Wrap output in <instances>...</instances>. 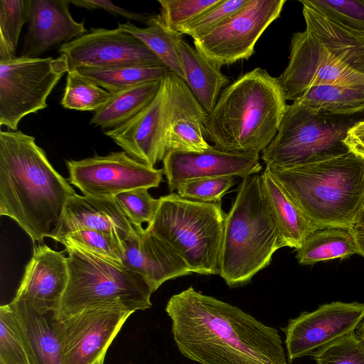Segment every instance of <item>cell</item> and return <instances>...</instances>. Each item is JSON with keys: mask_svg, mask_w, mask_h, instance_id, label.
<instances>
[{"mask_svg": "<svg viewBox=\"0 0 364 364\" xmlns=\"http://www.w3.org/2000/svg\"><path fill=\"white\" fill-rule=\"evenodd\" d=\"M166 311L178 349L200 364H289L277 329L239 307L190 287Z\"/></svg>", "mask_w": 364, "mask_h": 364, "instance_id": "6da1fadb", "label": "cell"}, {"mask_svg": "<svg viewBox=\"0 0 364 364\" xmlns=\"http://www.w3.org/2000/svg\"><path fill=\"white\" fill-rule=\"evenodd\" d=\"M75 194L34 136L0 132V215L16 221L33 245L57 241L65 205Z\"/></svg>", "mask_w": 364, "mask_h": 364, "instance_id": "7a4b0ae2", "label": "cell"}, {"mask_svg": "<svg viewBox=\"0 0 364 364\" xmlns=\"http://www.w3.org/2000/svg\"><path fill=\"white\" fill-rule=\"evenodd\" d=\"M287 105L277 77L255 68L220 93L204 136L223 151L259 154L276 136Z\"/></svg>", "mask_w": 364, "mask_h": 364, "instance_id": "3957f363", "label": "cell"}, {"mask_svg": "<svg viewBox=\"0 0 364 364\" xmlns=\"http://www.w3.org/2000/svg\"><path fill=\"white\" fill-rule=\"evenodd\" d=\"M317 228L351 229L364 207V157L347 153L287 168L266 167Z\"/></svg>", "mask_w": 364, "mask_h": 364, "instance_id": "277c9868", "label": "cell"}, {"mask_svg": "<svg viewBox=\"0 0 364 364\" xmlns=\"http://www.w3.org/2000/svg\"><path fill=\"white\" fill-rule=\"evenodd\" d=\"M284 247L260 175L242 178L225 217L219 275L230 288L244 286Z\"/></svg>", "mask_w": 364, "mask_h": 364, "instance_id": "5b68a950", "label": "cell"}, {"mask_svg": "<svg viewBox=\"0 0 364 364\" xmlns=\"http://www.w3.org/2000/svg\"><path fill=\"white\" fill-rule=\"evenodd\" d=\"M69 279L57 313L60 319L93 309H111L130 312L152 306L149 285L139 274L66 247Z\"/></svg>", "mask_w": 364, "mask_h": 364, "instance_id": "8992f818", "label": "cell"}, {"mask_svg": "<svg viewBox=\"0 0 364 364\" xmlns=\"http://www.w3.org/2000/svg\"><path fill=\"white\" fill-rule=\"evenodd\" d=\"M159 200L146 230L172 247L192 273L219 275L225 217L221 203L189 200L177 193Z\"/></svg>", "mask_w": 364, "mask_h": 364, "instance_id": "52a82bcc", "label": "cell"}, {"mask_svg": "<svg viewBox=\"0 0 364 364\" xmlns=\"http://www.w3.org/2000/svg\"><path fill=\"white\" fill-rule=\"evenodd\" d=\"M357 118L311 109L297 101L288 105L279 130L262 151L267 168H287L348 152L344 140Z\"/></svg>", "mask_w": 364, "mask_h": 364, "instance_id": "ba28073f", "label": "cell"}, {"mask_svg": "<svg viewBox=\"0 0 364 364\" xmlns=\"http://www.w3.org/2000/svg\"><path fill=\"white\" fill-rule=\"evenodd\" d=\"M68 71L63 54L0 60V125L16 131L24 117L46 108L48 97Z\"/></svg>", "mask_w": 364, "mask_h": 364, "instance_id": "9c48e42d", "label": "cell"}, {"mask_svg": "<svg viewBox=\"0 0 364 364\" xmlns=\"http://www.w3.org/2000/svg\"><path fill=\"white\" fill-rule=\"evenodd\" d=\"M286 100L294 102L310 87H364V74L331 52L306 30L291 38L289 63L277 77Z\"/></svg>", "mask_w": 364, "mask_h": 364, "instance_id": "30bf717a", "label": "cell"}, {"mask_svg": "<svg viewBox=\"0 0 364 364\" xmlns=\"http://www.w3.org/2000/svg\"><path fill=\"white\" fill-rule=\"evenodd\" d=\"M285 3V0H250L216 28L193 39L195 48L220 68L249 59L257 41L279 17Z\"/></svg>", "mask_w": 364, "mask_h": 364, "instance_id": "8fae6325", "label": "cell"}, {"mask_svg": "<svg viewBox=\"0 0 364 364\" xmlns=\"http://www.w3.org/2000/svg\"><path fill=\"white\" fill-rule=\"evenodd\" d=\"M68 181L83 196L114 198L123 192L159 186L163 169L143 164L125 151L94 155L81 160L66 161Z\"/></svg>", "mask_w": 364, "mask_h": 364, "instance_id": "7c38bea8", "label": "cell"}, {"mask_svg": "<svg viewBox=\"0 0 364 364\" xmlns=\"http://www.w3.org/2000/svg\"><path fill=\"white\" fill-rule=\"evenodd\" d=\"M363 319L364 304L357 301H332L313 311L301 312L282 328L289 362L312 356L317 350L355 332Z\"/></svg>", "mask_w": 364, "mask_h": 364, "instance_id": "4fadbf2b", "label": "cell"}, {"mask_svg": "<svg viewBox=\"0 0 364 364\" xmlns=\"http://www.w3.org/2000/svg\"><path fill=\"white\" fill-rule=\"evenodd\" d=\"M69 70L123 65H164L138 38L120 29L92 28L90 32L61 45Z\"/></svg>", "mask_w": 364, "mask_h": 364, "instance_id": "5bb4252c", "label": "cell"}, {"mask_svg": "<svg viewBox=\"0 0 364 364\" xmlns=\"http://www.w3.org/2000/svg\"><path fill=\"white\" fill-rule=\"evenodd\" d=\"M132 314L93 309L63 319L58 317L63 364H95L105 358L110 344Z\"/></svg>", "mask_w": 364, "mask_h": 364, "instance_id": "9a60e30c", "label": "cell"}, {"mask_svg": "<svg viewBox=\"0 0 364 364\" xmlns=\"http://www.w3.org/2000/svg\"><path fill=\"white\" fill-rule=\"evenodd\" d=\"M168 91L166 77L153 100L134 117L104 134L133 159L154 167L166 154Z\"/></svg>", "mask_w": 364, "mask_h": 364, "instance_id": "2e32d148", "label": "cell"}, {"mask_svg": "<svg viewBox=\"0 0 364 364\" xmlns=\"http://www.w3.org/2000/svg\"><path fill=\"white\" fill-rule=\"evenodd\" d=\"M163 172L171 192L185 181L210 177H245L257 174L262 166L259 154L226 151L215 146L203 151H168Z\"/></svg>", "mask_w": 364, "mask_h": 364, "instance_id": "e0dca14e", "label": "cell"}, {"mask_svg": "<svg viewBox=\"0 0 364 364\" xmlns=\"http://www.w3.org/2000/svg\"><path fill=\"white\" fill-rule=\"evenodd\" d=\"M68 279V259L63 252L45 244H35L14 298L39 310L58 312Z\"/></svg>", "mask_w": 364, "mask_h": 364, "instance_id": "ac0fdd59", "label": "cell"}, {"mask_svg": "<svg viewBox=\"0 0 364 364\" xmlns=\"http://www.w3.org/2000/svg\"><path fill=\"white\" fill-rule=\"evenodd\" d=\"M134 228L132 233L122 242V264L141 275L153 293L165 282L192 273L168 244L142 226Z\"/></svg>", "mask_w": 364, "mask_h": 364, "instance_id": "d6986e66", "label": "cell"}, {"mask_svg": "<svg viewBox=\"0 0 364 364\" xmlns=\"http://www.w3.org/2000/svg\"><path fill=\"white\" fill-rule=\"evenodd\" d=\"M69 0H30L28 31L21 56L39 58L50 48L87 32L69 9Z\"/></svg>", "mask_w": 364, "mask_h": 364, "instance_id": "ffe728a7", "label": "cell"}, {"mask_svg": "<svg viewBox=\"0 0 364 364\" xmlns=\"http://www.w3.org/2000/svg\"><path fill=\"white\" fill-rule=\"evenodd\" d=\"M166 80L169 99L166 153L207 149L210 145L205 139L203 127L208 114L183 79L170 71Z\"/></svg>", "mask_w": 364, "mask_h": 364, "instance_id": "44dd1931", "label": "cell"}, {"mask_svg": "<svg viewBox=\"0 0 364 364\" xmlns=\"http://www.w3.org/2000/svg\"><path fill=\"white\" fill-rule=\"evenodd\" d=\"M134 229L114 198L76 193L65 205L57 242L70 232L92 230L112 235L123 242Z\"/></svg>", "mask_w": 364, "mask_h": 364, "instance_id": "7402d4cb", "label": "cell"}, {"mask_svg": "<svg viewBox=\"0 0 364 364\" xmlns=\"http://www.w3.org/2000/svg\"><path fill=\"white\" fill-rule=\"evenodd\" d=\"M9 305L19 323L31 364H63L58 311L39 310L16 298Z\"/></svg>", "mask_w": 364, "mask_h": 364, "instance_id": "603a6c76", "label": "cell"}, {"mask_svg": "<svg viewBox=\"0 0 364 364\" xmlns=\"http://www.w3.org/2000/svg\"><path fill=\"white\" fill-rule=\"evenodd\" d=\"M300 2L305 30L350 67L364 74V31L333 21L306 0Z\"/></svg>", "mask_w": 364, "mask_h": 364, "instance_id": "cb8c5ba5", "label": "cell"}, {"mask_svg": "<svg viewBox=\"0 0 364 364\" xmlns=\"http://www.w3.org/2000/svg\"><path fill=\"white\" fill-rule=\"evenodd\" d=\"M259 175L264 197L284 246L299 250L306 237L317 228L306 218L267 168Z\"/></svg>", "mask_w": 364, "mask_h": 364, "instance_id": "d4e9b609", "label": "cell"}, {"mask_svg": "<svg viewBox=\"0 0 364 364\" xmlns=\"http://www.w3.org/2000/svg\"><path fill=\"white\" fill-rule=\"evenodd\" d=\"M179 50L183 68L184 81L198 102L209 114L213 109L220 91L229 83V77L220 68L202 55L183 39Z\"/></svg>", "mask_w": 364, "mask_h": 364, "instance_id": "484cf974", "label": "cell"}, {"mask_svg": "<svg viewBox=\"0 0 364 364\" xmlns=\"http://www.w3.org/2000/svg\"><path fill=\"white\" fill-rule=\"evenodd\" d=\"M161 80L141 83L112 93L107 102L95 112L90 124L107 130L125 123L153 100Z\"/></svg>", "mask_w": 364, "mask_h": 364, "instance_id": "4316f807", "label": "cell"}, {"mask_svg": "<svg viewBox=\"0 0 364 364\" xmlns=\"http://www.w3.org/2000/svg\"><path fill=\"white\" fill-rule=\"evenodd\" d=\"M144 28L127 21L118 23V28L127 32L142 42L168 70L184 80L179 44L181 33L169 30L159 14H154Z\"/></svg>", "mask_w": 364, "mask_h": 364, "instance_id": "83f0119b", "label": "cell"}, {"mask_svg": "<svg viewBox=\"0 0 364 364\" xmlns=\"http://www.w3.org/2000/svg\"><path fill=\"white\" fill-rule=\"evenodd\" d=\"M295 101L321 112L364 121V87L311 86Z\"/></svg>", "mask_w": 364, "mask_h": 364, "instance_id": "f1b7e54d", "label": "cell"}, {"mask_svg": "<svg viewBox=\"0 0 364 364\" xmlns=\"http://www.w3.org/2000/svg\"><path fill=\"white\" fill-rule=\"evenodd\" d=\"M355 254H358V247L351 229L325 228L316 230L306 237L296 250V258L301 264H314Z\"/></svg>", "mask_w": 364, "mask_h": 364, "instance_id": "f546056e", "label": "cell"}, {"mask_svg": "<svg viewBox=\"0 0 364 364\" xmlns=\"http://www.w3.org/2000/svg\"><path fill=\"white\" fill-rule=\"evenodd\" d=\"M97 85L113 93L141 83L163 80L170 72L165 65H123L77 70Z\"/></svg>", "mask_w": 364, "mask_h": 364, "instance_id": "4dcf8cb0", "label": "cell"}, {"mask_svg": "<svg viewBox=\"0 0 364 364\" xmlns=\"http://www.w3.org/2000/svg\"><path fill=\"white\" fill-rule=\"evenodd\" d=\"M58 242L65 247H74L105 261L123 265L122 242L109 233L80 230L67 233Z\"/></svg>", "mask_w": 364, "mask_h": 364, "instance_id": "1f68e13d", "label": "cell"}, {"mask_svg": "<svg viewBox=\"0 0 364 364\" xmlns=\"http://www.w3.org/2000/svg\"><path fill=\"white\" fill-rule=\"evenodd\" d=\"M112 93L80 74L77 70L67 73L61 105L69 109L97 111L109 99Z\"/></svg>", "mask_w": 364, "mask_h": 364, "instance_id": "d6a6232c", "label": "cell"}, {"mask_svg": "<svg viewBox=\"0 0 364 364\" xmlns=\"http://www.w3.org/2000/svg\"><path fill=\"white\" fill-rule=\"evenodd\" d=\"M30 0H0V60L16 57L25 23L28 21Z\"/></svg>", "mask_w": 364, "mask_h": 364, "instance_id": "836d02e7", "label": "cell"}, {"mask_svg": "<svg viewBox=\"0 0 364 364\" xmlns=\"http://www.w3.org/2000/svg\"><path fill=\"white\" fill-rule=\"evenodd\" d=\"M0 364H31L19 323L9 304L0 307Z\"/></svg>", "mask_w": 364, "mask_h": 364, "instance_id": "e575fe53", "label": "cell"}, {"mask_svg": "<svg viewBox=\"0 0 364 364\" xmlns=\"http://www.w3.org/2000/svg\"><path fill=\"white\" fill-rule=\"evenodd\" d=\"M160 16L171 31L180 30L220 0H158Z\"/></svg>", "mask_w": 364, "mask_h": 364, "instance_id": "d590c367", "label": "cell"}, {"mask_svg": "<svg viewBox=\"0 0 364 364\" xmlns=\"http://www.w3.org/2000/svg\"><path fill=\"white\" fill-rule=\"evenodd\" d=\"M250 0H220L189 23L184 26L180 33L193 39L199 38L221 25L242 9Z\"/></svg>", "mask_w": 364, "mask_h": 364, "instance_id": "8d00e7d4", "label": "cell"}, {"mask_svg": "<svg viewBox=\"0 0 364 364\" xmlns=\"http://www.w3.org/2000/svg\"><path fill=\"white\" fill-rule=\"evenodd\" d=\"M316 364H364V342L352 332L315 352Z\"/></svg>", "mask_w": 364, "mask_h": 364, "instance_id": "74e56055", "label": "cell"}, {"mask_svg": "<svg viewBox=\"0 0 364 364\" xmlns=\"http://www.w3.org/2000/svg\"><path fill=\"white\" fill-rule=\"evenodd\" d=\"M147 188L127 191L117 195L114 200L134 226L148 225L155 217L159 205V198H154Z\"/></svg>", "mask_w": 364, "mask_h": 364, "instance_id": "f35d334b", "label": "cell"}, {"mask_svg": "<svg viewBox=\"0 0 364 364\" xmlns=\"http://www.w3.org/2000/svg\"><path fill=\"white\" fill-rule=\"evenodd\" d=\"M231 176L203 178L183 182L177 193L183 198L205 203H220L228 191L235 185Z\"/></svg>", "mask_w": 364, "mask_h": 364, "instance_id": "ab89813d", "label": "cell"}, {"mask_svg": "<svg viewBox=\"0 0 364 364\" xmlns=\"http://www.w3.org/2000/svg\"><path fill=\"white\" fill-rule=\"evenodd\" d=\"M325 16L350 28L364 31V0H306Z\"/></svg>", "mask_w": 364, "mask_h": 364, "instance_id": "60d3db41", "label": "cell"}, {"mask_svg": "<svg viewBox=\"0 0 364 364\" xmlns=\"http://www.w3.org/2000/svg\"><path fill=\"white\" fill-rule=\"evenodd\" d=\"M69 1L70 4L75 5L76 7L84 8L90 11L102 9L112 15L124 18L128 21H139L146 25L155 14L130 11L114 5L109 0H70Z\"/></svg>", "mask_w": 364, "mask_h": 364, "instance_id": "b9f144b4", "label": "cell"}, {"mask_svg": "<svg viewBox=\"0 0 364 364\" xmlns=\"http://www.w3.org/2000/svg\"><path fill=\"white\" fill-rule=\"evenodd\" d=\"M344 142L350 151L364 157V121L351 128Z\"/></svg>", "mask_w": 364, "mask_h": 364, "instance_id": "7bdbcfd3", "label": "cell"}, {"mask_svg": "<svg viewBox=\"0 0 364 364\" xmlns=\"http://www.w3.org/2000/svg\"><path fill=\"white\" fill-rule=\"evenodd\" d=\"M351 231L356 242L358 254L364 257V226L355 224Z\"/></svg>", "mask_w": 364, "mask_h": 364, "instance_id": "ee69618b", "label": "cell"}, {"mask_svg": "<svg viewBox=\"0 0 364 364\" xmlns=\"http://www.w3.org/2000/svg\"><path fill=\"white\" fill-rule=\"evenodd\" d=\"M357 336L364 342V319L360 323L355 330Z\"/></svg>", "mask_w": 364, "mask_h": 364, "instance_id": "f6af8a7d", "label": "cell"}, {"mask_svg": "<svg viewBox=\"0 0 364 364\" xmlns=\"http://www.w3.org/2000/svg\"><path fill=\"white\" fill-rule=\"evenodd\" d=\"M355 224L364 226V207L360 212Z\"/></svg>", "mask_w": 364, "mask_h": 364, "instance_id": "bcb514c9", "label": "cell"}, {"mask_svg": "<svg viewBox=\"0 0 364 364\" xmlns=\"http://www.w3.org/2000/svg\"><path fill=\"white\" fill-rule=\"evenodd\" d=\"M104 360H105V358H102V359L100 360L99 361H97V363H95V364H104Z\"/></svg>", "mask_w": 364, "mask_h": 364, "instance_id": "7dc6e473", "label": "cell"}]
</instances>
